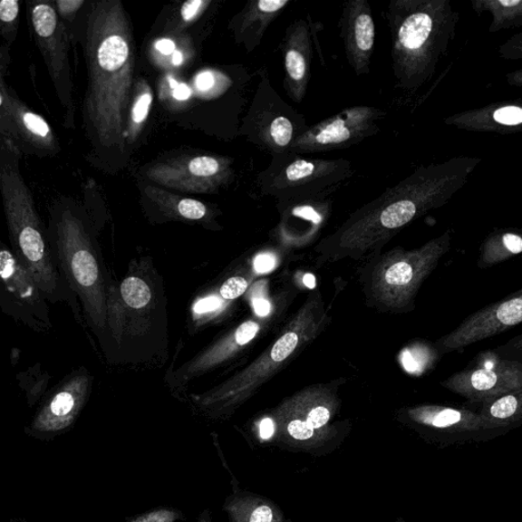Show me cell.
<instances>
[{
	"instance_id": "cell-19",
	"label": "cell",
	"mask_w": 522,
	"mask_h": 522,
	"mask_svg": "<svg viewBox=\"0 0 522 522\" xmlns=\"http://www.w3.org/2000/svg\"><path fill=\"white\" fill-rule=\"evenodd\" d=\"M408 419L419 426L447 432H468L488 430L479 414L454 408L421 405L410 408Z\"/></svg>"
},
{
	"instance_id": "cell-36",
	"label": "cell",
	"mask_w": 522,
	"mask_h": 522,
	"mask_svg": "<svg viewBox=\"0 0 522 522\" xmlns=\"http://www.w3.org/2000/svg\"><path fill=\"white\" fill-rule=\"evenodd\" d=\"M287 430L290 436L298 440H308L317 434L304 420L297 418L288 423Z\"/></svg>"
},
{
	"instance_id": "cell-14",
	"label": "cell",
	"mask_w": 522,
	"mask_h": 522,
	"mask_svg": "<svg viewBox=\"0 0 522 522\" xmlns=\"http://www.w3.org/2000/svg\"><path fill=\"white\" fill-rule=\"evenodd\" d=\"M5 104L13 127L10 141L22 155L45 159L60 154V139L51 124L41 114L31 110L10 85L5 92Z\"/></svg>"
},
{
	"instance_id": "cell-30",
	"label": "cell",
	"mask_w": 522,
	"mask_h": 522,
	"mask_svg": "<svg viewBox=\"0 0 522 522\" xmlns=\"http://www.w3.org/2000/svg\"><path fill=\"white\" fill-rule=\"evenodd\" d=\"M121 294L125 304L132 308H143L151 300V291L139 277L130 276L121 285Z\"/></svg>"
},
{
	"instance_id": "cell-9",
	"label": "cell",
	"mask_w": 522,
	"mask_h": 522,
	"mask_svg": "<svg viewBox=\"0 0 522 522\" xmlns=\"http://www.w3.org/2000/svg\"><path fill=\"white\" fill-rule=\"evenodd\" d=\"M387 112L371 105H356L307 128L291 145L295 153L329 152L350 149L380 132Z\"/></svg>"
},
{
	"instance_id": "cell-4",
	"label": "cell",
	"mask_w": 522,
	"mask_h": 522,
	"mask_svg": "<svg viewBox=\"0 0 522 522\" xmlns=\"http://www.w3.org/2000/svg\"><path fill=\"white\" fill-rule=\"evenodd\" d=\"M396 88L414 93L436 75L460 14L451 0H391L385 14Z\"/></svg>"
},
{
	"instance_id": "cell-17",
	"label": "cell",
	"mask_w": 522,
	"mask_h": 522,
	"mask_svg": "<svg viewBox=\"0 0 522 522\" xmlns=\"http://www.w3.org/2000/svg\"><path fill=\"white\" fill-rule=\"evenodd\" d=\"M451 126L469 132L510 135L522 130V102H495L481 108L452 114L444 120Z\"/></svg>"
},
{
	"instance_id": "cell-21",
	"label": "cell",
	"mask_w": 522,
	"mask_h": 522,
	"mask_svg": "<svg viewBox=\"0 0 522 522\" xmlns=\"http://www.w3.org/2000/svg\"><path fill=\"white\" fill-rule=\"evenodd\" d=\"M472 10L478 14L488 12L493 16L491 33L522 26L521 0H471Z\"/></svg>"
},
{
	"instance_id": "cell-3",
	"label": "cell",
	"mask_w": 522,
	"mask_h": 522,
	"mask_svg": "<svg viewBox=\"0 0 522 522\" xmlns=\"http://www.w3.org/2000/svg\"><path fill=\"white\" fill-rule=\"evenodd\" d=\"M22 158L12 141L0 137V195L11 249L34 277L48 304H67L76 320L80 321L78 297L55 266L46 226L38 214L34 196L22 175Z\"/></svg>"
},
{
	"instance_id": "cell-11",
	"label": "cell",
	"mask_w": 522,
	"mask_h": 522,
	"mask_svg": "<svg viewBox=\"0 0 522 522\" xmlns=\"http://www.w3.org/2000/svg\"><path fill=\"white\" fill-rule=\"evenodd\" d=\"M353 162L347 160L296 158L277 174L275 189L304 194L306 199L326 198L354 175Z\"/></svg>"
},
{
	"instance_id": "cell-31",
	"label": "cell",
	"mask_w": 522,
	"mask_h": 522,
	"mask_svg": "<svg viewBox=\"0 0 522 522\" xmlns=\"http://www.w3.org/2000/svg\"><path fill=\"white\" fill-rule=\"evenodd\" d=\"M86 4V0H53L56 14L67 30L70 43Z\"/></svg>"
},
{
	"instance_id": "cell-29",
	"label": "cell",
	"mask_w": 522,
	"mask_h": 522,
	"mask_svg": "<svg viewBox=\"0 0 522 522\" xmlns=\"http://www.w3.org/2000/svg\"><path fill=\"white\" fill-rule=\"evenodd\" d=\"M295 122L287 116L275 118L266 130V139L269 145L279 150L291 149V145L298 137Z\"/></svg>"
},
{
	"instance_id": "cell-1",
	"label": "cell",
	"mask_w": 522,
	"mask_h": 522,
	"mask_svg": "<svg viewBox=\"0 0 522 522\" xmlns=\"http://www.w3.org/2000/svg\"><path fill=\"white\" fill-rule=\"evenodd\" d=\"M83 47L87 89L82 120L92 147L90 162L110 168L126 150V125L135 76V44L119 0L87 2L71 44Z\"/></svg>"
},
{
	"instance_id": "cell-7",
	"label": "cell",
	"mask_w": 522,
	"mask_h": 522,
	"mask_svg": "<svg viewBox=\"0 0 522 522\" xmlns=\"http://www.w3.org/2000/svg\"><path fill=\"white\" fill-rule=\"evenodd\" d=\"M29 29L51 77L63 111V126L76 129V106L70 63V38L57 15L53 0H26Z\"/></svg>"
},
{
	"instance_id": "cell-44",
	"label": "cell",
	"mask_w": 522,
	"mask_h": 522,
	"mask_svg": "<svg viewBox=\"0 0 522 522\" xmlns=\"http://www.w3.org/2000/svg\"><path fill=\"white\" fill-rule=\"evenodd\" d=\"M508 84L514 87H522V71L517 70L516 72H509L508 75Z\"/></svg>"
},
{
	"instance_id": "cell-41",
	"label": "cell",
	"mask_w": 522,
	"mask_h": 522,
	"mask_svg": "<svg viewBox=\"0 0 522 522\" xmlns=\"http://www.w3.org/2000/svg\"><path fill=\"white\" fill-rule=\"evenodd\" d=\"M273 510L268 506H260L253 511L250 517V522H272Z\"/></svg>"
},
{
	"instance_id": "cell-20",
	"label": "cell",
	"mask_w": 522,
	"mask_h": 522,
	"mask_svg": "<svg viewBox=\"0 0 522 522\" xmlns=\"http://www.w3.org/2000/svg\"><path fill=\"white\" fill-rule=\"evenodd\" d=\"M483 404L479 415L488 430L508 426L521 418L522 391L487 400Z\"/></svg>"
},
{
	"instance_id": "cell-45",
	"label": "cell",
	"mask_w": 522,
	"mask_h": 522,
	"mask_svg": "<svg viewBox=\"0 0 522 522\" xmlns=\"http://www.w3.org/2000/svg\"><path fill=\"white\" fill-rule=\"evenodd\" d=\"M304 283L309 289L315 288V277L312 274H306L304 277Z\"/></svg>"
},
{
	"instance_id": "cell-33",
	"label": "cell",
	"mask_w": 522,
	"mask_h": 522,
	"mask_svg": "<svg viewBox=\"0 0 522 522\" xmlns=\"http://www.w3.org/2000/svg\"><path fill=\"white\" fill-rule=\"evenodd\" d=\"M210 4V0H188L184 3L179 10V27L199 19Z\"/></svg>"
},
{
	"instance_id": "cell-24",
	"label": "cell",
	"mask_w": 522,
	"mask_h": 522,
	"mask_svg": "<svg viewBox=\"0 0 522 522\" xmlns=\"http://www.w3.org/2000/svg\"><path fill=\"white\" fill-rule=\"evenodd\" d=\"M151 57L161 68L183 67L191 56V44L184 38L165 37L155 40L151 47Z\"/></svg>"
},
{
	"instance_id": "cell-23",
	"label": "cell",
	"mask_w": 522,
	"mask_h": 522,
	"mask_svg": "<svg viewBox=\"0 0 522 522\" xmlns=\"http://www.w3.org/2000/svg\"><path fill=\"white\" fill-rule=\"evenodd\" d=\"M152 102L151 87L146 80L139 79L134 85L127 117L126 141L129 144L134 143L139 135L141 134L146 121L149 120Z\"/></svg>"
},
{
	"instance_id": "cell-18",
	"label": "cell",
	"mask_w": 522,
	"mask_h": 522,
	"mask_svg": "<svg viewBox=\"0 0 522 522\" xmlns=\"http://www.w3.org/2000/svg\"><path fill=\"white\" fill-rule=\"evenodd\" d=\"M313 55L312 31L299 20L289 29L284 47L285 85L294 102H301L306 94Z\"/></svg>"
},
{
	"instance_id": "cell-26",
	"label": "cell",
	"mask_w": 522,
	"mask_h": 522,
	"mask_svg": "<svg viewBox=\"0 0 522 522\" xmlns=\"http://www.w3.org/2000/svg\"><path fill=\"white\" fill-rule=\"evenodd\" d=\"M289 4V0H259V2L253 3L249 12L245 15L242 30L251 28L253 24L259 23L260 32H263L266 24L271 23Z\"/></svg>"
},
{
	"instance_id": "cell-37",
	"label": "cell",
	"mask_w": 522,
	"mask_h": 522,
	"mask_svg": "<svg viewBox=\"0 0 522 522\" xmlns=\"http://www.w3.org/2000/svg\"><path fill=\"white\" fill-rule=\"evenodd\" d=\"M259 325L255 322H246L241 324L236 331L235 340L237 344L246 345L258 333Z\"/></svg>"
},
{
	"instance_id": "cell-10",
	"label": "cell",
	"mask_w": 522,
	"mask_h": 522,
	"mask_svg": "<svg viewBox=\"0 0 522 522\" xmlns=\"http://www.w3.org/2000/svg\"><path fill=\"white\" fill-rule=\"evenodd\" d=\"M232 160L223 157L198 155L157 163L146 171L151 181L183 192L209 193L232 176Z\"/></svg>"
},
{
	"instance_id": "cell-34",
	"label": "cell",
	"mask_w": 522,
	"mask_h": 522,
	"mask_svg": "<svg viewBox=\"0 0 522 522\" xmlns=\"http://www.w3.org/2000/svg\"><path fill=\"white\" fill-rule=\"evenodd\" d=\"M248 287L247 281L242 276L228 279L220 288V295L225 299H236L242 295Z\"/></svg>"
},
{
	"instance_id": "cell-6",
	"label": "cell",
	"mask_w": 522,
	"mask_h": 522,
	"mask_svg": "<svg viewBox=\"0 0 522 522\" xmlns=\"http://www.w3.org/2000/svg\"><path fill=\"white\" fill-rule=\"evenodd\" d=\"M451 232L413 250L395 248L374 255L362 271L366 304L381 313L407 314L415 307L421 285L450 248Z\"/></svg>"
},
{
	"instance_id": "cell-2",
	"label": "cell",
	"mask_w": 522,
	"mask_h": 522,
	"mask_svg": "<svg viewBox=\"0 0 522 522\" xmlns=\"http://www.w3.org/2000/svg\"><path fill=\"white\" fill-rule=\"evenodd\" d=\"M478 158L455 157L420 166L401 182L364 204L323 241L324 257L331 261L378 255L413 220L446 206L469 182Z\"/></svg>"
},
{
	"instance_id": "cell-8",
	"label": "cell",
	"mask_w": 522,
	"mask_h": 522,
	"mask_svg": "<svg viewBox=\"0 0 522 522\" xmlns=\"http://www.w3.org/2000/svg\"><path fill=\"white\" fill-rule=\"evenodd\" d=\"M0 309L38 333L53 330L48 301L34 277L0 238Z\"/></svg>"
},
{
	"instance_id": "cell-22",
	"label": "cell",
	"mask_w": 522,
	"mask_h": 522,
	"mask_svg": "<svg viewBox=\"0 0 522 522\" xmlns=\"http://www.w3.org/2000/svg\"><path fill=\"white\" fill-rule=\"evenodd\" d=\"M522 251V237L510 231H498L488 237L480 247L478 267L485 268L503 263Z\"/></svg>"
},
{
	"instance_id": "cell-12",
	"label": "cell",
	"mask_w": 522,
	"mask_h": 522,
	"mask_svg": "<svg viewBox=\"0 0 522 522\" xmlns=\"http://www.w3.org/2000/svg\"><path fill=\"white\" fill-rule=\"evenodd\" d=\"M521 322L522 296L518 293L517 296L497 302L471 314L459 328L439 339L435 347L440 354L453 353L508 331Z\"/></svg>"
},
{
	"instance_id": "cell-27",
	"label": "cell",
	"mask_w": 522,
	"mask_h": 522,
	"mask_svg": "<svg viewBox=\"0 0 522 522\" xmlns=\"http://www.w3.org/2000/svg\"><path fill=\"white\" fill-rule=\"evenodd\" d=\"M21 0H0V36L11 48L19 34Z\"/></svg>"
},
{
	"instance_id": "cell-15",
	"label": "cell",
	"mask_w": 522,
	"mask_h": 522,
	"mask_svg": "<svg viewBox=\"0 0 522 522\" xmlns=\"http://www.w3.org/2000/svg\"><path fill=\"white\" fill-rule=\"evenodd\" d=\"M346 59L356 76L371 72L375 44V23L367 0H347L339 21Z\"/></svg>"
},
{
	"instance_id": "cell-43",
	"label": "cell",
	"mask_w": 522,
	"mask_h": 522,
	"mask_svg": "<svg viewBox=\"0 0 522 522\" xmlns=\"http://www.w3.org/2000/svg\"><path fill=\"white\" fill-rule=\"evenodd\" d=\"M275 432V423L271 419H266L260 422V437L267 440L272 438Z\"/></svg>"
},
{
	"instance_id": "cell-39",
	"label": "cell",
	"mask_w": 522,
	"mask_h": 522,
	"mask_svg": "<svg viewBox=\"0 0 522 522\" xmlns=\"http://www.w3.org/2000/svg\"><path fill=\"white\" fill-rule=\"evenodd\" d=\"M222 305L223 301L220 300V298L217 296H210L199 300L194 306V312L198 314L215 312V310L222 307Z\"/></svg>"
},
{
	"instance_id": "cell-40",
	"label": "cell",
	"mask_w": 522,
	"mask_h": 522,
	"mask_svg": "<svg viewBox=\"0 0 522 522\" xmlns=\"http://www.w3.org/2000/svg\"><path fill=\"white\" fill-rule=\"evenodd\" d=\"M276 266V257L272 253H261L255 259V269L257 273L271 272Z\"/></svg>"
},
{
	"instance_id": "cell-28",
	"label": "cell",
	"mask_w": 522,
	"mask_h": 522,
	"mask_svg": "<svg viewBox=\"0 0 522 522\" xmlns=\"http://www.w3.org/2000/svg\"><path fill=\"white\" fill-rule=\"evenodd\" d=\"M11 63V48L5 44H0V137L8 139V140H11L13 127L10 114L6 111L5 92L8 85L5 77Z\"/></svg>"
},
{
	"instance_id": "cell-38",
	"label": "cell",
	"mask_w": 522,
	"mask_h": 522,
	"mask_svg": "<svg viewBox=\"0 0 522 522\" xmlns=\"http://www.w3.org/2000/svg\"><path fill=\"white\" fill-rule=\"evenodd\" d=\"M216 81H218V75L214 72H204L199 73L195 79V87L198 92L204 96H207L208 92H214L216 86Z\"/></svg>"
},
{
	"instance_id": "cell-16",
	"label": "cell",
	"mask_w": 522,
	"mask_h": 522,
	"mask_svg": "<svg viewBox=\"0 0 522 522\" xmlns=\"http://www.w3.org/2000/svg\"><path fill=\"white\" fill-rule=\"evenodd\" d=\"M92 389L87 371H73L57 383L44 400L33 427L43 431H55L70 426L81 411Z\"/></svg>"
},
{
	"instance_id": "cell-32",
	"label": "cell",
	"mask_w": 522,
	"mask_h": 522,
	"mask_svg": "<svg viewBox=\"0 0 522 522\" xmlns=\"http://www.w3.org/2000/svg\"><path fill=\"white\" fill-rule=\"evenodd\" d=\"M192 97V90L183 82L171 76H166L160 83V98L169 105L181 106L189 102Z\"/></svg>"
},
{
	"instance_id": "cell-42",
	"label": "cell",
	"mask_w": 522,
	"mask_h": 522,
	"mask_svg": "<svg viewBox=\"0 0 522 522\" xmlns=\"http://www.w3.org/2000/svg\"><path fill=\"white\" fill-rule=\"evenodd\" d=\"M253 307L259 316H266L271 313V304L265 298H256L253 300Z\"/></svg>"
},
{
	"instance_id": "cell-25",
	"label": "cell",
	"mask_w": 522,
	"mask_h": 522,
	"mask_svg": "<svg viewBox=\"0 0 522 522\" xmlns=\"http://www.w3.org/2000/svg\"><path fill=\"white\" fill-rule=\"evenodd\" d=\"M145 192L153 200L166 204L173 208L179 216L187 219L198 220L208 214V208L204 203L191 198H179L177 195L168 193L157 187H147Z\"/></svg>"
},
{
	"instance_id": "cell-5",
	"label": "cell",
	"mask_w": 522,
	"mask_h": 522,
	"mask_svg": "<svg viewBox=\"0 0 522 522\" xmlns=\"http://www.w3.org/2000/svg\"><path fill=\"white\" fill-rule=\"evenodd\" d=\"M49 245L57 268L81 301L89 324L102 329L105 291L93 227L86 204L61 195L48 207Z\"/></svg>"
},
{
	"instance_id": "cell-35",
	"label": "cell",
	"mask_w": 522,
	"mask_h": 522,
	"mask_svg": "<svg viewBox=\"0 0 522 522\" xmlns=\"http://www.w3.org/2000/svg\"><path fill=\"white\" fill-rule=\"evenodd\" d=\"M499 54L505 60L522 59V33L506 41L499 48Z\"/></svg>"
},
{
	"instance_id": "cell-13",
	"label": "cell",
	"mask_w": 522,
	"mask_h": 522,
	"mask_svg": "<svg viewBox=\"0 0 522 522\" xmlns=\"http://www.w3.org/2000/svg\"><path fill=\"white\" fill-rule=\"evenodd\" d=\"M442 386L473 402L522 391V366L517 362L495 359L489 363L457 372Z\"/></svg>"
}]
</instances>
